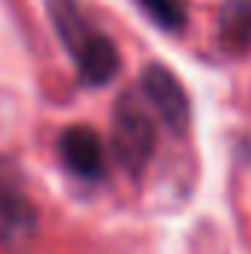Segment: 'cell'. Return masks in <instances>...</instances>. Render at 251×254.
Instances as JSON below:
<instances>
[{
  "label": "cell",
  "mask_w": 251,
  "mask_h": 254,
  "mask_svg": "<svg viewBox=\"0 0 251 254\" xmlns=\"http://www.w3.org/2000/svg\"><path fill=\"white\" fill-rule=\"evenodd\" d=\"M48 18L86 86H107L119 74L122 57L116 42L92 27L77 0H48Z\"/></svg>",
  "instance_id": "1"
},
{
  "label": "cell",
  "mask_w": 251,
  "mask_h": 254,
  "mask_svg": "<svg viewBox=\"0 0 251 254\" xmlns=\"http://www.w3.org/2000/svg\"><path fill=\"white\" fill-rule=\"evenodd\" d=\"M110 148L116 163L130 178L145 175L148 163L157 151V125L154 113L142 101L139 92H125L113 107V127H110Z\"/></svg>",
  "instance_id": "2"
},
{
  "label": "cell",
  "mask_w": 251,
  "mask_h": 254,
  "mask_svg": "<svg viewBox=\"0 0 251 254\" xmlns=\"http://www.w3.org/2000/svg\"><path fill=\"white\" fill-rule=\"evenodd\" d=\"M139 95L148 104V110L166 125L169 133L184 136L189 130L192 110H189L187 89H184V83L178 80L175 71H169L160 63L145 65L142 74H139Z\"/></svg>",
  "instance_id": "3"
},
{
  "label": "cell",
  "mask_w": 251,
  "mask_h": 254,
  "mask_svg": "<svg viewBox=\"0 0 251 254\" xmlns=\"http://www.w3.org/2000/svg\"><path fill=\"white\" fill-rule=\"evenodd\" d=\"M60 157L65 169L80 181H104L107 175V148L95 127L71 125L60 133Z\"/></svg>",
  "instance_id": "4"
},
{
  "label": "cell",
  "mask_w": 251,
  "mask_h": 254,
  "mask_svg": "<svg viewBox=\"0 0 251 254\" xmlns=\"http://www.w3.org/2000/svg\"><path fill=\"white\" fill-rule=\"evenodd\" d=\"M39 225V210L15 181L0 178V246H24Z\"/></svg>",
  "instance_id": "5"
},
{
  "label": "cell",
  "mask_w": 251,
  "mask_h": 254,
  "mask_svg": "<svg viewBox=\"0 0 251 254\" xmlns=\"http://www.w3.org/2000/svg\"><path fill=\"white\" fill-rule=\"evenodd\" d=\"M219 42L231 54L251 45V0H225L219 9Z\"/></svg>",
  "instance_id": "6"
},
{
  "label": "cell",
  "mask_w": 251,
  "mask_h": 254,
  "mask_svg": "<svg viewBox=\"0 0 251 254\" xmlns=\"http://www.w3.org/2000/svg\"><path fill=\"white\" fill-rule=\"evenodd\" d=\"M142 12L166 33H184L187 27V6L184 0H139Z\"/></svg>",
  "instance_id": "7"
}]
</instances>
